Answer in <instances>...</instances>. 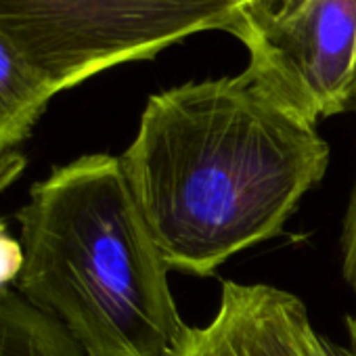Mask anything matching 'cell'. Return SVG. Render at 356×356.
Returning a JSON list of instances; mask_svg holds the SVG:
<instances>
[{
	"mask_svg": "<svg viewBox=\"0 0 356 356\" xmlns=\"http://www.w3.org/2000/svg\"><path fill=\"white\" fill-rule=\"evenodd\" d=\"M120 163L170 268L212 277L283 235L325 178L329 145L243 70L149 97Z\"/></svg>",
	"mask_w": 356,
	"mask_h": 356,
	"instance_id": "6da1fadb",
	"label": "cell"
},
{
	"mask_svg": "<svg viewBox=\"0 0 356 356\" xmlns=\"http://www.w3.org/2000/svg\"><path fill=\"white\" fill-rule=\"evenodd\" d=\"M17 291L86 356H170L187 325L120 157L55 168L17 212Z\"/></svg>",
	"mask_w": 356,
	"mask_h": 356,
	"instance_id": "7a4b0ae2",
	"label": "cell"
},
{
	"mask_svg": "<svg viewBox=\"0 0 356 356\" xmlns=\"http://www.w3.org/2000/svg\"><path fill=\"white\" fill-rule=\"evenodd\" d=\"M250 0H0V34L63 92L202 32L235 34Z\"/></svg>",
	"mask_w": 356,
	"mask_h": 356,
	"instance_id": "3957f363",
	"label": "cell"
},
{
	"mask_svg": "<svg viewBox=\"0 0 356 356\" xmlns=\"http://www.w3.org/2000/svg\"><path fill=\"white\" fill-rule=\"evenodd\" d=\"M235 38L245 72L283 107L316 126L356 97V0H283L250 7Z\"/></svg>",
	"mask_w": 356,
	"mask_h": 356,
	"instance_id": "277c9868",
	"label": "cell"
},
{
	"mask_svg": "<svg viewBox=\"0 0 356 356\" xmlns=\"http://www.w3.org/2000/svg\"><path fill=\"white\" fill-rule=\"evenodd\" d=\"M316 335L296 293L227 279L212 321L187 327L170 356H314Z\"/></svg>",
	"mask_w": 356,
	"mask_h": 356,
	"instance_id": "5b68a950",
	"label": "cell"
},
{
	"mask_svg": "<svg viewBox=\"0 0 356 356\" xmlns=\"http://www.w3.org/2000/svg\"><path fill=\"white\" fill-rule=\"evenodd\" d=\"M55 88L0 34V157L24 143Z\"/></svg>",
	"mask_w": 356,
	"mask_h": 356,
	"instance_id": "8992f818",
	"label": "cell"
},
{
	"mask_svg": "<svg viewBox=\"0 0 356 356\" xmlns=\"http://www.w3.org/2000/svg\"><path fill=\"white\" fill-rule=\"evenodd\" d=\"M0 356H86L70 333L11 287L0 291Z\"/></svg>",
	"mask_w": 356,
	"mask_h": 356,
	"instance_id": "52a82bcc",
	"label": "cell"
},
{
	"mask_svg": "<svg viewBox=\"0 0 356 356\" xmlns=\"http://www.w3.org/2000/svg\"><path fill=\"white\" fill-rule=\"evenodd\" d=\"M352 109L356 111V97H354ZM339 248H341V275L348 287L352 289V293L356 296V181H354V189H352L350 204L346 210Z\"/></svg>",
	"mask_w": 356,
	"mask_h": 356,
	"instance_id": "ba28073f",
	"label": "cell"
},
{
	"mask_svg": "<svg viewBox=\"0 0 356 356\" xmlns=\"http://www.w3.org/2000/svg\"><path fill=\"white\" fill-rule=\"evenodd\" d=\"M22 268V243L11 239L5 222L0 220V291L9 289L13 281H17Z\"/></svg>",
	"mask_w": 356,
	"mask_h": 356,
	"instance_id": "9c48e42d",
	"label": "cell"
},
{
	"mask_svg": "<svg viewBox=\"0 0 356 356\" xmlns=\"http://www.w3.org/2000/svg\"><path fill=\"white\" fill-rule=\"evenodd\" d=\"M343 327H346L348 343L331 341L329 337L318 333L314 343V356H356V318L348 314L343 318Z\"/></svg>",
	"mask_w": 356,
	"mask_h": 356,
	"instance_id": "30bf717a",
	"label": "cell"
},
{
	"mask_svg": "<svg viewBox=\"0 0 356 356\" xmlns=\"http://www.w3.org/2000/svg\"><path fill=\"white\" fill-rule=\"evenodd\" d=\"M252 7H275L279 3H283V0H250Z\"/></svg>",
	"mask_w": 356,
	"mask_h": 356,
	"instance_id": "8fae6325",
	"label": "cell"
}]
</instances>
